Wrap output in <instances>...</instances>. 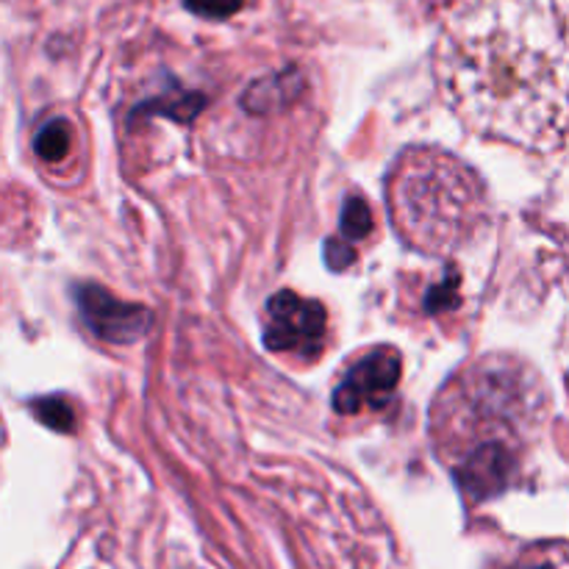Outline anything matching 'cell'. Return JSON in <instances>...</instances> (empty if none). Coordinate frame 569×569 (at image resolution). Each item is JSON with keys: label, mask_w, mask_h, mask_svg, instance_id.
<instances>
[{"label": "cell", "mask_w": 569, "mask_h": 569, "mask_svg": "<svg viewBox=\"0 0 569 569\" xmlns=\"http://www.w3.org/2000/svg\"><path fill=\"white\" fill-rule=\"evenodd\" d=\"M433 76L478 137L569 148V0H465L445 22Z\"/></svg>", "instance_id": "obj_1"}, {"label": "cell", "mask_w": 569, "mask_h": 569, "mask_svg": "<svg viewBox=\"0 0 569 569\" xmlns=\"http://www.w3.org/2000/svg\"><path fill=\"white\" fill-rule=\"evenodd\" d=\"M548 387L515 353H487L442 383L428 437L470 500L506 492L520 478L548 422Z\"/></svg>", "instance_id": "obj_2"}, {"label": "cell", "mask_w": 569, "mask_h": 569, "mask_svg": "<svg viewBox=\"0 0 569 569\" xmlns=\"http://www.w3.org/2000/svg\"><path fill=\"white\" fill-rule=\"evenodd\" d=\"M387 209L403 244L422 256H453L489 222L483 178L442 148H409L387 176Z\"/></svg>", "instance_id": "obj_3"}, {"label": "cell", "mask_w": 569, "mask_h": 569, "mask_svg": "<svg viewBox=\"0 0 569 569\" xmlns=\"http://www.w3.org/2000/svg\"><path fill=\"white\" fill-rule=\"evenodd\" d=\"M403 359L392 345L367 348L345 365L333 387V411L339 417H376L398 392Z\"/></svg>", "instance_id": "obj_4"}, {"label": "cell", "mask_w": 569, "mask_h": 569, "mask_svg": "<svg viewBox=\"0 0 569 569\" xmlns=\"http://www.w3.org/2000/svg\"><path fill=\"white\" fill-rule=\"evenodd\" d=\"M328 337V315L320 300H309L298 292L272 295L267 303V350L278 356L315 361L320 359Z\"/></svg>", "instance_id": "obj_5"}, {"label": "cell", "mask_w": 569, "mask_h": 569, "mask_svg": "<svg viewBox=\"0 0 569 569\" xmlns=\"http://www.w3.org/2000/svg\"><path fill=\"white\" fill-rule=\"evenodd\" d=\"M81 311L87 315L92 331L109 342H131L148 328V311L114 303L109 295L98 292V289H83Z\"/></svg>", "instance_id": "obj_6"}, {"label": "cell", "mask_w": 569, "mask_h": 569, "mask_svg": "<svg viewBox=\"0 0 569 569\" xmlns=\"http://www.w3.org/2000/svg\"><path fill=\"white\" fill-rule=\"evenodd\" d=\"M33 156L48 170H61L78 153V128L70 117H50L33 133Z\"/></svg>", "instance_id": "obj_7"}, {"label": "cell", "mask_w": 569, "mask_h": 569, "mask_svg": "<svg viewBox=\"0 0 569 569\" xmlns=\"http://www.w3.org/2000/svg\"><path fill=\"white\" fill-rule=\"evenodd\" d=\"M515 569H569V545H537L522 553Z\"/></svg>", "instance_id": "obj_8"}, {"label": "cell", "mask_w": 569, "mask_h": 569, "mask_svg": "<svg viewBox=\"0 0 569 569\" xmlns=\"http://www.w3.org/2000/svg\"><path fill=\"white\" fill-rule=\"evenodd\" d=\"M370 231H372L370 206L365 203V198L353 194V198H348V203H345L342 209V233L348 237V242H353V239L370 237Z\"/></svg>", "instance_id": "obj_9"}, {"label": "cell", "mask_w": 569, "mask_h": 569, "mask_svg": "<svg viewBox=\"0 0 569 569\" xmlns=\"http://www.w3.org/2000/svg\"><path fill=\"white\" fill-rule=\"evenodd\" d=\"M242 3L244 0H183L192 14L206 17V20H226V17L237 14Z\"/></svg>", "instance_id": "obj_10"}, {"label": "cell", "mask_w": 569, "mask_h": 569, "mask_svg": "<svg viewBox=\"0 0 569 569\" xmlns=\"http://www.w3.org/2000/svg\"><path fill=\"white\" fill-rule=\"evenodd\" d=\"M567 383H569V381H567Z\"/></svg>", "instance_id": "obj_11"}]
</instances>
